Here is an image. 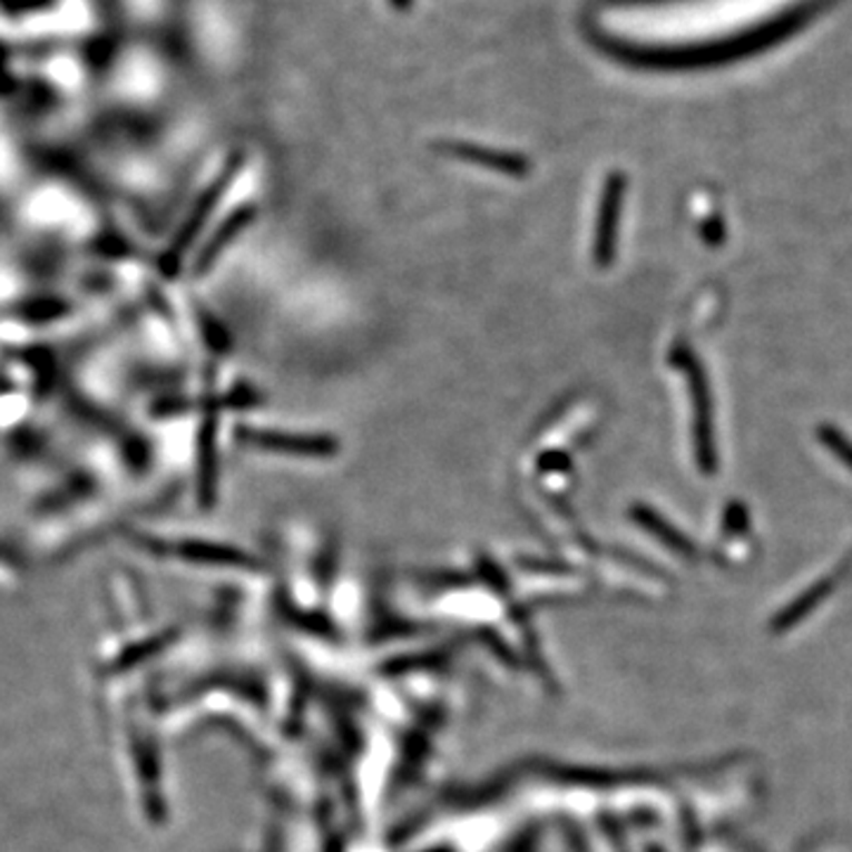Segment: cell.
<instances>
[{
    "mask_svg": "<svg viewBox=\"0 0 852 852\" xmlns=\"http://www.w3.org/2000/svg\"><path fill=\"white\" fill-rule=\"evenodd\" d=\"M673 363L679 370H685V374H687V384H689V393H692V408H694L696 462L706 473H713L717 467L715 439H713V401H711V389L706 382L704 368L698 365V360L687 349H677L673 353Z\"/></svg>",
    "mask_w": 852,
    "mask_h": 852,
    "instance_id": "6da1fadb",
    "label": "cell"
},
{
    "mask_svg": "<svg viewBox=\"0 0 852 852\" xmlns=\"http://www.w3.org/2000/svg\"><path fill=\"white\" fill-rule=\"evenodd\" d=\"M242 439L263 450L294 454V458H332L339 443L330 435H298L268 429H239Z\"/></svg>",
    "mask_w": 852,
    "mask_h": 852,
    "instance_id": "7a4b0ae2",
    "label": "cell"
},
{
    "mask_svg": "<svg viewBox=\"0 0 852 852\" xmlns=\"http://www.w3.org/2000/svg\"><path fill=\"white\" fill-rule=\"evenodd\" d=\"M625 195V178L620 174H614L604 185V195L599 204V218H597V237H595V261L599 268H606L614 261L616 254V237H618V218H620V204Z\"/></svg>",
    "mask_w": 852,
    "mask_h": 852,
    "instance_id": "3957f363",
    "label": "cell"
},
{
    "mask_svg": "<svg viewBox=\"0 0 852 852\" xmlns=\"http://www.w3.org/2000/svg\"><path fill=\"white\" fill-rule=\"evenodd\" d=\"M443 149L448 151V155L458 157V159H462L467 164H479L483 168L498 170V174H505V176L521 178V176L528 174L526 159H521L517 155H507V151L488 149V147L469 145V143H445Z\"/></svg>",
    "mask_w": 852,
    "mask_h": 852,
    "instance_id": "277c9868",
    "label": "cell"
},
{
    "mask_svg": "<svg viewBox=\"0 0 852 852\" xmlns=\"http://www.w3.org/2000/svg\"><path fill=\"white\" fill-rule=\"evenodd\" d=\"M820 441L836 454V458L852 469V441L845 439V433L839 431L836 427H822L820 429Z\"/></svg>",
    "mask_w": 852,
    "mask_h": 852,
    "instance_id": "5b68a950",
    "label": "cell"
}]
</instances>
